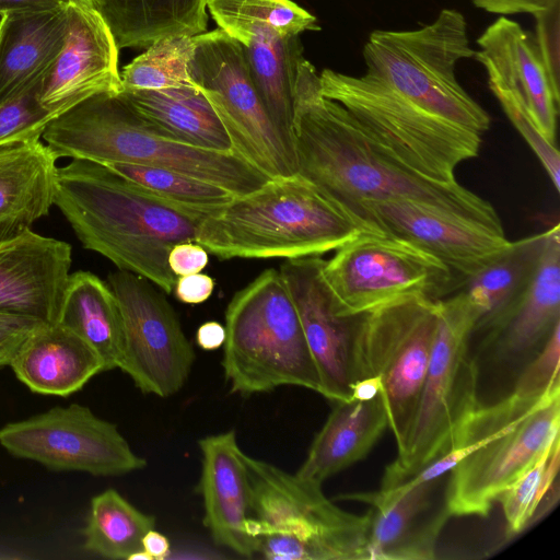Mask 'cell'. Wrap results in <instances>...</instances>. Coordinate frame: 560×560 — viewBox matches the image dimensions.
<instances>
[{
    "label": "cell",
    "mask_w": 560,
    "mask_h": 560,
    "mask_svg": "<svg viewBox=\"0 0 560 560\" xmlns=\"http://www.w3.org/2000/svg\"><path fill=\"white\" fill-rule=\"evenodd\" d=\"M293 151L296 173L355 215L364 200L405 198L504 233L488 200L457 180L423 177L377 145L343 106L322 94L319 75L304 57L295 81Z\"/></svg>",
    "instance_id": "obj_1"
},
{
    "label": "cell",
    "mask_w": 560,
    "mask_h": 560,
    "mask_svg": "<svg viewBox=\"0 0 560 560\" xmlns=\"http://www.w3.org/2000/svg\"><path fill=\"white\" fill-rule=\"evenodd\" d=\"M54 205L86 249L148 279L165 294L173 292L177 279L168 254L178 243L195 242L201 220L85 160L57 168Z\"/></svg>",
    "instance_id": "obj_2"
},
{
    "label": "cell",
    "mask_w": 560,
    "mask_h": 560,
    "mask_svg": "<svg viewBox=\"0 0 560 560\" xmlns=\"http://www.w3.org/2000/svg\"><path fill=\"white\" fill-rule=\"evenodd\" d=\"M377 231L296 173L234 196L200 220L195 242L221 259H293L320 256Z\"/></svg>",
    "instance_id": "obj_3"
},
{
    "label": "cell",
    "mask_w": 560,
    "mask_h": 560,
    "mask_svg": "<svg viewBox=\"0 0 560 560\" xmlns=\"http://www.w3.org/2000/svg\"><path fill=\"white\" fill-rule=\"evenodd\" d=\"M42 138L57 159L167 168L235 196L270 179L234 152L202 149L172 138L141 116L121 92L97 94L74 105L54 118Z\"/></svg>",
    "instance_id": "obj_4"
},
{
    "label": "cell",
    "mask_w": 560,
    "mask_h": 560,
    "mask_svg": "<svg viewBox=\"0 0 560 560\" xmlns=\"http://www.w3.org/2000/svg\"><path fill=\"white\" fill-rule=\"evenodd\" d=\"M559 435L560 393L533 400L511 392L478 406L454 447L438 459L451 472L445 486L451 516H488L499 495Z\"/></svg>",
    "instance_id": "obj_5"
},
{
    "label": "cell",
    "mask_w": 560,
    "mask_h": 560,
    "mask_svg": "<svg viewBox=\"0 0 560 560\" xmlns=\"http://www.w3.org/2000/svg\"><path fill=\"white\" fill-rule=\"evenodd\" d=\"M222 368L233 393L280 386L319 392V377L289 289L276 269L262 271L225 311Z\"/></svg>",
    "instance_id": "obj_6"
},
{
    "label": "cell",
    "mask_w": 560,
    "mask_h": 560,
    "mask_svg": "<svg viewBox=\"0 0 560 560\" xmlns=\"http://www.w3.org/2000/svg\"><path fill=\"white\" fill-rule=\"evenodd\" d=\"M480 314L460 290L439 300L431 358L404 447L385 468L381 489L407 481L448 453L478 404V366L468 353Z\"/></svg>",
    "instance_id": "obj_7"
},
{
    "label": "cell",
    "mask_w": 560,
    "mask_h": 560,
    "mask_svg": "<svg viewBox=\"0 0 560 560\" xmlns=\"http://www.w3.org/2000/svg\"><path fill=\"white\" fill-rule=\"evenodd\" d=\"M464 15L444 9L413 31H374L363 47L365 74L425 110L482 136L489 114L458 83L459 60L474 57Z\"/></svg>",
    "instance_id": "obj_8"
},
{
    "label": "cell",
    "mask_w": 560,
    "mask_h": 560,
    "mask_svg": "<svg viewBox=\"0 0 560 560\" xmlns=\"http://www.w3.org/2000/svg\"><path fill=\"white\" fill-rule=\"evenodd\" d=\"M318 75L325 97L343 106L377 145L423 177L455 182L457 166L479 153L481 135L425 110L371 75L330 69Z\"/></svg>",
    "instance_id": "obj_9"
},
{
    "label": "cell",
    "mask_w": 560,
    "mask_h": 560,
    "mask_svg": "<svg viewBox=\"0 0 560 560\" xmlns=\"http://www.w3.org/2000/svg\"><path fill=\"white\" fill-rule=\"evenodd\" d=\"M438 311L439 300L408 295L359 317L357 382L380 381L397 452L405 445L423 386Z\"/></svg>",
    "instance_id": "obj_10"
},
{
    "label": "cell",
    "mask_w": 560,
    "mask_h": 560,
    "mask_svg": "<svg viewBox=\"0 0 560 560\" xmlns=\"http://www.w3.org/2000/svg\"><path fill=\"white\" fill-rule=\"evenodd\" d=\"M250 485L247 532L254 540L276 534L298 540L306 560H370V513L338 508L322 485L245 454Z\"/></svg>",
    "instance_id": "obj_11"
},
{
    "label": "cell",
    "mask_w": 560,
    "mask_h": 560,
    "mask_svg": "<svg viewBox=\"0 0 560 560\" xmlns=\"http://www.w3.org/2000/svg\"><path fill=\"white\" fill-rule=\"evenodd\" d=\"M207 10L240 45L266 109L294 154L295 81L304 57L300 34L319 30L316 18L291 0H208Z\"/></svg>",
    "instance_id": "obj_12"
},
{
    "label": "cell",
    "mask_w": 560,
    "mask_h": 560,
    "mask_svg": "<svg viewBox=\"0 0 560 560\" xmlns=\"http://www.w3.org/2000/svg\"><path fill=\"white\" fill-rule=\"evenodd\" d=\"M337 308L360 316L408 295L433 300L457 291L452 271L435 256L381 231L363 233L322 262Z\"/></svg>",
    "instance_id": "obj_13"
},
{
    "label": "cell",
    "mask_w": 560,
    "mask_h": 560,
    "mask_svg": "<svg viewBox=\"0 0 560 560\" xmlns=\"http://www.w3.org/2000/svg\"><path fill=\"white\" fill-rule=\"evenodd\" d=\"M191 82L222 122L232 151L269 178L296 174L294 154L273 125L240 45L219 27L196 35Z\"/></svg>",
    "instance_id": "obj_14"
},
{
    "label": "cell",
    "mask_w": 560,
    "mask_h": 560,
    "mask_svg": "<svg viewBox=\"0 0 560 560\" xmlns=\"http://www.w3.org/2000/svg\"><path fill=\"white\" fill-rule=\"evenodd\" d=\"M124 322L120 370L144 394L170 397L186 383L196 354L165 293L148 279L126 271L109 273Z\"/></svg>",
    "instance_id": "obj_15"
},
{
    "label": "cell",
    "mask_w": 560,
    "mask_h": 560,
    "mask_svg": "<svg viewBox=\"0 0 560 560\" xmlns=\"http://www.w3.org/2000/svg\"><path fill=\"white\" fill-rule=\"evenodd\" d=\"M0 444L13 456L50 470L120 476L145 467L117 427L88 407H55L0 429Z\"/></svg>",
    "instance_id": "obj_16"
},
{
    "label": "cell",
    "mask_w": 560,
    "mask_h": 560,
    "mask_svg": "<svg viewBox=\"0 0 560 560\" xmlns=\"http://www.w3.org/2000/svg\"><path fill=\"white\" fill-rule=\"evenodd\" d=\"M358 215L435 256L452 271L458 290L510 244L504 233L411 199L364 200Z\"/></svg>",
    "instance_id": "obj_17"
},
{
    "label": "cell",
    "mask_w": 560,
    "mask_h": 560,
    "mask_svg": "<svg viewBox=\"0 0 560 560\" xmlns=\"http://www.w3.org/2000/svg\"><path fill=\"white\" fill-rule=\"evenodd\" d=\"M319 256L285 259L280 273L296 307L318 377L319 394L334 401L352 398L357 382L355 338L360 316L339 313L322 277Z\"/></svg>",
    "instance_id": "obj_18"
},
{
    "label": "cell",
    "mask_w": 560,
    "mask_h": 560,
    "mask_svg": "<svg viewBox=\"0 0 560 560\" xmlns=\"http://www.w3.org/2000/svg\"><path fill=\"white\" fill-rule=\"evenodd\" d=\"M65 45L42 78L40 104L58 116L102 93L122 92L119 48L96 8L70 3Z\"/></svg>",
    "instance_id": "obj_19"
},
{
    "label": "cell",
    "mask_w": 560,
    "mask_h": 560,
    "mask_svg": "<svg viewBox=\"0 0 560 560\" xmlns=\"http://www.w3.org/2000/svg\"><path fill=\"white\" fill-rule=\"evenodd\" d=\"M441 479L405 481L377 492L340 497L370 506V560L435 558L438 538L451 516L446 500L438 502Z\"/></svg>",
    "instance_id": "obj_20"
},
{
    "label": "cell",
    "mask_w": 560,
    "mask_h": 560,
    "mask_svg": "<svg viewBox=\"0 0 560 560\" xmlns=\"http://www.w3.org/2000/svg\"><path fill=\"white\" fill-rule=\"evenodd\" d=\"M71 245L32 229L0 242V312L58 323Z\"/></svg>",
    "instance_id": "obj_21"
},
{
    "label": "cell",
    "mask_w": 560,
    "mask_h": 560,
    "mask_svg": "<svg viewBox=\"0 0 560 560\" xmlns=\"http://www.w3.org/2000/svg\"><path fill=\"white\" fill-rule=\"evenodd\" d=\"M201 474L197 487L203 503V525L217 545L243 557L255 552L247 532L250 485L245 453L230 430L198 441Z\"/></svg>",
    "instance_id": "obj_22"
},
{
    "label": "cell",
    "mask_w": 560,
    "mask_h": 560,
    "mask_svg": "<svg viewBox=\"0 0 560 560\" xmlns=\"http://www.w3.org/2000/svg\"><path fill=\"white\" fill-rule=\"evenodd\" d=\"M474 57L488 82L516 91L545 138L556 144L560 93L552 88L535 42L521 25L501 16L477 39Z\"/></svg>",
    "instance_id": "obj_23"
},
{
    "label": "cell",
    "mask_w": 560,
    "mask_h": 560,
    "mask_svg": "<svg viewBox=\"0 0 560 560\" xmlns=\"http://www.w3.org/2000/svg\"><path fill=\"white\" fill-rule=\"evenodd\" d=\"M68 7L1 14L0 105L42 80L50 68L65 45Z\"/></svg>",
    "instance_id": "obj_24"
},
{
    "label": "cell",
    "mask_w": 560,
    "mask_h": 560,
    "mask_svg": "<svg viewBox=\"0 0 560 560\" xmlns=\"http://www.w3.org/2000/svg\"><path fill=\"white\" fill-rule=\"evenodd\" d=\"M57 160L39 139L0 144V242L30 230L48 214Z\"/></svg>",
    "instance_id": "obj_25"
},
{
    "label": "cell",
    "mask_w": 560,
    "mask_h": 560,
    "mask_svg": "<svg viewBox=\"0 0 560 560\" xmlns=\"http://www.w3.org/2000/svg\"><path fill=\"white\" fill-rule=\"evenodd\" d=\"M10 366L32 392L61 397L80 390L104 371L95 350L58 323L39 326L22 345Z\"/></svg>",
    "instance_id": "obj_26"
},
{
    "label": "cell",
    "mask_w": 560,
    "mask_h": 560,
    "mask_svg": "<svg viewBox=\"0 0 560 560\" xmlns=\"http://www.w3.org/2000/svg\"><path fill=\"white\" fill-rule=\"evenodd\" d=\"M386 428L388 418L381 390L371 397L336 401L295 474L323 485L329 477L363 459Z\"/></svg>",
    "instance_id": "obj_27"
},
{
    "label": "cell",
    "mask_w": 560,
    "mask_h": 560,
    "mask_svg": "<svg viewBox=\"0 0 560 560\" xmlns=\"http://www.w3.org/2000/svg\"><path fill=\"white\" fill-rule=\"evenodd\" d=\"M560 324V224L551 232L538 268L523 294L489 329L487 343L504 357L542 346Z\"/></svg>",
    "instance_id": "obj_28"
},
{
    "label": "cell",
    "mask_w": 560,
    "mask_h": 560,
    "mask_svg": "<svg viewBox=\"0 0 560 560\" xmlns=\"http://www.w3.org/2000/svg\"><path fill=\"white\" fill-rule=\"evenodd\" d=\"M58 324L70 329L100 355L104 371L120 369L124 322L113 290L90 271L70 275Z\"/></svg>",
    "instance_id": "obj_29"
},
{
    "label": "cell",
    "mask_w": 560,
    "mask_h": 560,
    "mask_svg": "<svg viewBox=\"0 0 560 560\" xmlns=\"http://www.w3.org/2000/svg\"><path fill=\"white\" fill-rule=\"evenodd\" d=\"M208 0H97L117 46L147 48L168 36L207 32Z\"/></svg>",
    "instance_id": "obj_30"
},
{
    "label": "cell",
    "mask_w": 560,
    "mask_h": 560,
    "mask_svg": "<svg viewBox=\"0 0 560 560\" xmlns=\"http://www.w3.org/2000/svg\"><path fill=\"white\" fill-rule=\"evenodd\" d=\"M121 93L141 116L172 138L202 149L233 152L222 122L195 84Z\"/></svg>",
    "instance_id": "obj_31"
},
{
    "label": "cell",
    "mask_w": 560,
    "mask_h": 560,
    "mask_svg": "<svg viewBox=\"0 0 560 560\" xmlns=\"http://www.w3.org/2000/svg\"><path fill=\"white\" fill-rule=\"evenodd\" d=\"M550 232L551 228L510 241L494 261L464 284L460 290L480 314L475 331L492 327L523 294L538 268Z\"/></svg>",
    "instance_id": "obj_32"
},
{
    "label": "cell",
    "mask_w": 560,
    "mask_h": 560,
    "mask_svg": "<svg viewBox=\"0 0 560 560\" xmlns=\"http://www.w3.org/2000/svg\"><path fill=\"white\" fill-rule=\"evenodd\" d=\"M155 526L153 515L145 514L114 489L91 500L83 529L84 548L101 557L119 560L143 551L142 539Z\"/></svg>",
    "instance_id": "obj_33"
},
{
    "label": "cell",
    "mask_w": 560,
    "mask_h": 560,
    "mask_svg": "<svg viewBox=\"0 0 560 560\" xmlns=\"http://www.w3.org/2000/svg\"><path fill=\"white\" fill-rule=\"evenodd\" d=\"M105 166L141 191L200 219L219 210L235 196L221 186L167 168L128 163Z\"/></svg>",
    "instance_id": "obj_34"
},
{
    "label": "cell",
    "mask_w": 560,
    "mask_h": 560,
    "mask_svg": "<svg viewBox=\"0 0 560 560\" xmlns=\"http://www.w3.org/2000/svg\"><path fill=\"white\" fill-rule=\"evenodd\" d=\"M559 458L560 435L499 495L506 536L522 533L558 501Z\"/></svg>",
    "instance_id": "obj_35"
},
{
    "label": "cell",
    "mask_w": 560,
    "mask_h": 560,
    "mask_svg": "<svg viewBox=\"0 0 560 560\" xmlns=\"http://www.w3.org/2000/svg\"><path fill=\"white\" fill-rule=\"evenodd\" d=\"M196 36H168L153 43L120 71L122 92L158 91L192 85L189 63Z\"/></svg>",
    "instance_id": "obj_36"
},
{
    "label": "cell",
    "mask_w": 560,
    "mask_h": 560,
    "mask_svg": "<svg viewBox=\"0 0 560 560\" xmlns=\"http://www.w3.org/2000/svg\"><path fill=\"white\" fill-rule=\"evenodd\" d=\"M489 83L509 120L527 142L547 172L557 191L560 189V153L556 144L549 142L534 121L520 94L506 86Z\"/></svg>",
    "instance_id": "obj_37"
},
{
    "label": "cell",
    "mask_w": 560,
    "mask_h": 560,
    "mask_svg": "<svg viewBox=\"0 0 560 560\" xmlns=\"http://www.w3.org/2000/svg\"><path fill=\"white\" fill-rule=\"evenodd\" d=\"M40 81L0 105V144L38 140L47 125L58 116L40 104Z\"/></svg>",
    "instance_id": "obj_38"
},
{
    "label": "cell",
    "mask_w": 560,
    "mask_h": 560,
    "mask_svg": "<svg viewBox=\"0 0 560 560\" xmlns=\"http://www.w3.org/2000/svg\"><path fill=\"white\" fill-rule=\"evenodd\" d=\"M559 354L560 324L542 343L536 358L524 369L512 392L533 400L560 393Z\"/></svg>",
    "instance_id": "obj_39"
},
{
    "label": "cell",
    "mask_w": 560,
    "mask_h": 560,
    "mask_svg": "<svg viewBox=\"0 0 560 560\" xmlns=\"http://www.w3.org/2000/svg\"><path fill=\"white\" fill-rule=\"evenodd\" d=\"M536 20V40L541 63L556 92L560 93V0L533 14Z\"/></svg>",
    "instance_id": "obj_40"
},
{
    "label": "cell",
    "mask_w": 560,
    "mask_h": 560,
    "mask_svg": "<svg viewBox=\"0 0 560 560\" xmlns=\"http://www.w3.org/2000/svg\"><path fill=\"white\" fill-rule=\"evenodd\" d=\"M45 323L0 312V369L10 365L25 340Z\"/></svg>",
    "instance_id": "obj_41"
},
{
    "label": "cell",
    "mask_w": 560,
    "mask_h": 560,
    "mask_svg": "<svg viewBox=\"0 0 560 560\" xmlns=\"http://www.w3.org/2000/svg\"><path fill=\"white\" fill-rule=\"evenodd\" d=\"M208 252L196 242H183L173 246L168 266L176 277L200 272L208 264Z\"/></svg>",
    "instance_id": "obj_42"
},
{
    "label": "cell",
    "mask_w": 560,
    "mask_h": 560,
    "mask_svg": "<svg viewBox=\"0 0 560 560\" xmlns=\"http://www.w3.org/2000/svg\"><path fill=\"white\" fill-rule=\"evenodd\" d=\"M213 288V279L208 275L198 272L177 277L173 291L180 302L199 304L210 298Z\"/></svg>",
    "instance_id": "obj_43"
},
{
    "label": "cell",
    "mask_w": 560,
    "mask_h": 560,
    "mask_svg": "<svg viewBox=\"0 0 560 560\" xmlns=\"http://www.w3.org/2000/svg\"><path fill=\"white\" fill-rule=\"evenodd\" d=\"M553 0H471L479 9L498 14L536 13Z\"/></svg>",
    "instance_id": "obj_44"
},
{
    "label": "cell",
    "mask_w": 560,
    "mask_h": 560,
    "mask_svg": "<svg viewBox=\"0 0 560 560\" xmlns=\"http://www.w3.org/2000/svg\"><path fill=\"white\" fill-rule=\"evenodd\" d=\"M70 3V0H0V15L10 11L56 10Z\"/></svg>",
    "instance_id": "obj_45"
},
{
    "label": "cell",
    "mask_w": 560,
    "mask_h": 560,
    "mask_svg": "<svg viewBox=\"0 0 560 560\" xmlns=\"http://www.w3.org/2000/svg\"><path fill=\"white\" fill-rule=\"evenodd\" d=\"M224 340L225 328L218 322H206L197 329L196 341L203 350H217L223 346Z\"/></svg>",
    "instance_id": "obj_46"
},
{
    "label": "cell",
    "mask_w": 560,
    "mask_h": 560,
    "mask_svg": "<svg viewBox=\"0 0 560 560\" xmlns=\"http://www.w3.org/2000/svg\"><path fill=\"white\" fill-rule=\"evenodd\" d=\"M142 548L151 560H162L170 553V541L163 534L152 528L144 535Z\"/></svg>",
    "instance_id": "obj_47"
},
{
    "label": "cell",
    "mask_w": 560,
    "mask_h": 560,
    "mask_svg": "<svg viewBox=\"0 0 560 560\" xmlns=\"http://www.w3.org/2000/svg\"><path fill=\"white\" fill-rule=\"evenodd\" d=\"M70 1H71V3L86 5V7L97 9V0H70Z\"/></svg>",
    "instance_id": "obj_48"
}]
</instances>
